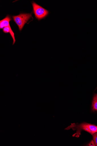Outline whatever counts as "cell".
<instances>
[{"mask_svg":"<svg viewBox=\"0 0 97 146\" xmlns=\"http://www.w3.org/2000/svg\"><path fill=\"white\" fill-rule=\"evenodd\" d=\"M11 20V17L9 15L7 16L3 19L0 21V29H3V32L5 33H9L13 40V45L15 43L16 40L15 34L12 30L10 25V22Z\"/></svg>","mask_w":97,"mask_h":146,"instance_id":"1","label":"cell"},{"mask_svg":"<svg viewBox=\"0 0 97 146\" xmlns=\"http://www.w3.org/2000/svg\"><path fill=\"white\" fill-rule=\"evenodd\" d=\"M31 14H21L12 17L14 21L17 25L20 31H21L26 23L32 17Z\"/></svg>","mask_w":97,"mask_h":146,"instance_id":"2","label":"cell"},{"mask_svg":"<svg viewBox=\"0 0 97 146\" xmlns=\"http://www.w3.org/2000/svg\"><path fill=\"white\" fill-rule=\"evenodd\" d=\"M73 127L77 128L78 130H84L89 133L92 135L97 132V126L86 123H82L80 125H77L75 124H72L71 125L65 129H69Z\"/></svg>","mask_w":97,"mask_h":146,"instance_id":"3","label":"cell"},{"mask_svg":"<svg viewBox=\"0 0 97 146\" xmlns=\"http://www.w3.org/2000/svg\"><path fill=\"white\" fill-rule=\"evenodd\" d=\"M32 5L35 16L38 20L44 19L49 14V12L47 10L34 2H33Z\"/></svg>","mask_w":97,"mask_h":146,"instance_id":"4","label":"cell"},{"mask_svg":"<svg viewBox=\"0 0 97 146\" xmlns=\"http://www.w3.org/2000/svg\"><path fill=\"white\" fill-rule=\"evenodd\" d=\"M92 109L93 111H97V94L95 95L93 98Z\"/></svg>","mask_w":97,"mask_h":146,"instance_id":"5","label":"cell"},{"mask_svg":"<svg viewBox=\"0 0 97 146\" xmlns=\"http://www.w3.org/2000/svg\"><path fill=\"white\" fill-rule=\"evenodd\" d=\"M93 140L96 146H97V132L92 135Z\"/></svg>","mask_w":97,"mask_h":146,"instance_id":"6","label":"cell"},{"mask_svg":"<svg viewBox=\"0 0 97 146\" xmlns=\"http://www.w3.org/2000/svg\"><path fill=\"white\" fill-rule=\"evenodd\" d=\"M88 146H96L93 140H92L88 145Z\"/></svg>","mask_w":97,"mask_h":146,"instance_id":"7","label":"cell"}]
</instances>
